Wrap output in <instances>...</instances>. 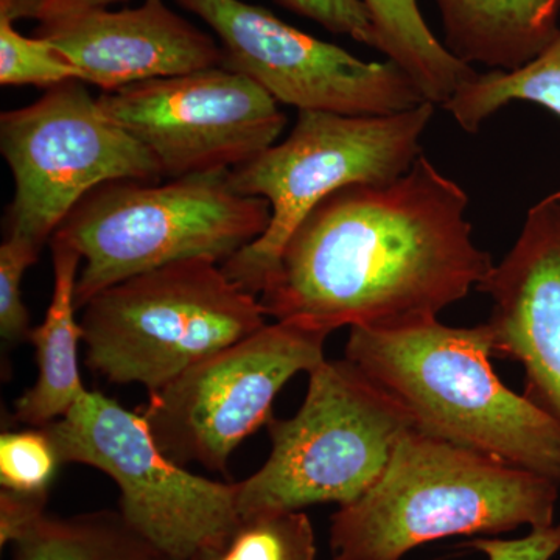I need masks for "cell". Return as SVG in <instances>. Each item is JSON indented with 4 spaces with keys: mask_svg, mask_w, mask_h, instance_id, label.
Segmentation results:
<instances>
[{
    "mask_svg": "<svg viewBox=\"0 0 560 560\" xmlns=\"http://www.w3.org/2000/svg\"><path fill=\"white\" fill-rule=\"evenodd\" d=\"M270 220V202L237 194L230 172H217L165 184H102L54 235L83 259L75 287L80 311L121 280L175 261L209 259L223 265L264 235Z\"/></svg>",
    "mask_w": 560,
    "mask_h": 560,
    "instance_id": "cell-4",
    "label": "cell"
},
{
    "mask_svg": "<svg viewBox=\"0 0 560 560\" xmlns=\"http://www.w3.org/2000/svg\"><path fill=\"white\" fill-rule=\"evenodd\" d=\"M54 291L46 318L33 327L28 340L35 348L38 381L14 401L13 422L46 427L68 415L86 393L80 377L79 345L83 329L75 312L79 250L62 238H50Z\"/></svg>",
    "mask_w": 560,
    "mask_h": 560,
    "instance_id": "cell-15",
    "label": "cell"
},
{
    "mask_svg": "<svg viewBox=\"0 0 560 560\" xmlns=\"http://www.w3.org/2000/svg\"><path fill=\"white\" fill-rule=\"evenodd\" d=\"M47 0H0V20H39Z\"/></svg>",
    "mask_w": 560,
    "mask_h": 560,
    "instance_id": "cell-27",
    "label": "cell"
},
{
    "mask_svg": "<svg viewBox=\"0 0 560 560\" xmlns=\"http://www.w3.org/2000/svg\"><path fill=\"white\" fill-rule=\"evenodd\" d=\"M40 249L31 242L5 235L0 246V337L10 346L28 340L31 315L22 298L25 271L38 260Z\"/></svg>",
    "mask_w": 560,
    "mask_h": 560,
    "instance_id": "cell-23",
    "label": "cell"
},
{
    "mask_svg": "<svg viewBox=\"0 0 560 560\" xmlns=\"http://www.w3.org/2000/svg\"><path fill=\"white\" fill-rule=\"evenodd\" d=\"M467 206L423 154L400 178L335 191L283 246L259 294L265 315L327 334L438 319L495 265L471 237Z\"/></svg>",
    "mask_w": 560,
    "mask_h": 560,
    "instance_id": "cell-1",
    "label": "cell"
},
{
    "mask_svg": "<svg viewBox=\"0 0 560 560\" xmlns=\"http://www.w3.org/2000/svg\"><path fill=\"white\" fill-rule=\"evenodd\" d=\"M36 36L50 40L83 83L106 92L224 65L221 46L164 0L110 11L47 0Z\"/></svg>",
    "mask_w": 560,
    "mask_h": 560,
    "instance_id": "cell-13",
    "label": "cell"
},
{
    "mask_svg": "<svg viewBox=\"0 0 560 560\" xmlns=\"http://www.w3.org/2000/svg\"><path fill=\"white\" fill-rule=\"evenodd\" d=\"M44 429L62 464L113 478L125 521L167 559L189 560L241 518L235 482L190 474L161 451L140 412L98 390H86Z\"/></svg>",
    "mask_w": 560,
    "mask_h": 560,
    "instance_id": "cell-9",
    "label": "cell"
},
{
    "mask_svg": "<svg viewBox=\"0 0 560 560\" xmlns=\"http://www.w3.org/2000/svg\"><path fill=\"white\" fill-rule=\"evenodd\" d=\"M14 22L0 20V84L50 88L79 80V72L50 40L21 35Z\"/></svg>",
    "mask_w": 560,
    "mask_h": 560,
    "instance_id": "cell-21",
    "label": "cell"
},
{
    "mask_svg": "<svg viewBox=\"0 0 560 560\" xmlns=\"http://www.w3.org/2000/svg\"><path fill=\"white\" fill-rule=\"evenodd\" d=\"M220 40L226 68L298 110L385 116L425 103L396 65L364 61L348 50L291 27L271 11L243 0H176Z\"/></svg>",
    "mask_w": 560,
    "mask_h": 560,
    "instance_id": "cell-12",
    "label": "cell"
},
{
    "mask_svg": "<svg viewBox=\"0 0 560 560\" xmlns=\"http://www.w3.org/2000/svg\"><path fill=\"white\" fill-rule=\"evenodd\" d=\"M492 301L493 353L525 370V396L560 423V190L528 210L510 253L477 289Z\"/></svg>",
    "mask_w": 560,
    "mask_h": 560,
    "instance_id": "cell-14",
    "label": "cell"
},
{
    "mask_svg": "<svg viewBox=\"0 0 560 560\" xmlns=\"http://www.w3.org/2000/svg\"><path fill=\"white\" fill-rule=\"evenodd\" d=\"M559 482L415 427L364 495L338 508L330 560H401L430 541L555 525Z\"/></svg>",
    "mask_w": 560,
    "mask_h": 560,
    "instance_id": "cell-3",
    "label": "cell"
},
{
    "mask_svg": "<svg viewBox=\"0 0 560 560\" xmlns=\"http://www.w3.org/2000/svg\"><path fill=\"white\" fill-rule=\"evenodd\" d=\"M512 102H530L560 117V32L547 49L515 70L478 72L442 108L467 132Z\"/></svg>",
    "mask_w": 560,
    "mask_h": 560,
    "instance_id": "cell-19",
    "label": "cell"
},
{
    "mask_svg": "<svg viewBox=\"0 0 560 560\" xmlns=\"http://www.w3.org/2000/svg\"><path fill=\"white\" fill-rule=\"evenodd\" d=\"M329 335L294 320L265 324L150 394L140 415L176 464L228 475L235 448L270 422L280 389L326 360Z\"/></svg>",
    "mask_w": 560,
    "mask_h": 560,
    "instance_id": "cell-10",
    "label": "cell"
},
{
    "mask_svg": "<svg viewBox=\"0 0 560 560\" xmlns=\"http://www.w3.org/2000/svg\"><path fill=\"white\" fill-rule=\"evenodd\" d=\"M464 547L482 552L488 560H551L560 551V523L530 529L521 539L477 537Z\"/></svg>",
    "mask_w": 560,
    "mask_h": 560,
    "instance_id": "cell-25",
    "label": "cell"
},
{
    "mask_svg": "<svg viewBox=\"0 0 560 560\" xmlns=\"http://www.w3.org/2000/svg\"><path fill=\"white\" fill-rule=\"evenodd\" d=\"M271 453L237 485L241 517L353 503L388 466L410 416L349 360H324L308 372L304 404L267 423Z\"/></svg>",
    "mask_w": 560,
    "mask_h": 560,
    "instance_id": "cell-7",
    "label": "cell"
},
{
    "mask_svg": "<svg viewBox=\"0 0 560 560\" xmlns=\"http://www.w3.org/2000/svg\"><path fill=\"white\" fill-rule=\"evenodd\" d=\"M445 47L466 65L515 70L558 36L560 0H434Z\"/></svg>",
    "mask_w": 560,
    "mask_h": 560,
    "instance_id": "cell-16",
    "label": "cell"
},
{
    "mask_svg": "<svg viewBox=\"0 0 560 560\" xmlns=\"http://www.w3.org/2000/svg\"><path fill=\"white\" fill-rule=\"evenodd\" d=\"M259 298L217 261H175L101 291L80 324L86 364L109 383L158 393L183 372L265 326Z\"/></svg>",
    "mask_w": 560,
    "mask_h": 560,
    "instance_id": "cell-5",
    "label": "cell"
},
{
    "mask_svg": "<svg viewBox=\"0 0 560 560\" xmlns=\"http://www.w3.org/2000/svg\"><path fill=\"white\" fill-rule=\"evenodd\" d=\"M378 36V51L433 105H444L477 70L460 61L430 31L418 0H363Z\"/></svg>",
    "mask_w": 560,
    "mask_h": 560,
    "instance_id": "cell-17",
    "label": "cell"
},
{
    "mask_svg": "<svg viewBox=\"0 0 560 560\" xmlns=\"http://www.w3.org/2000/svg\"><path fill=\"white\" fill-rule=\"evenodd\" d=\"M97 101L168 179L234 171L275 145L287 125L264 88L226 66L140 81Z\"/></svg>",
    "mask_w": 560,
    "mask_h": 560,
    "instance_id": "cell-11",
    "label": "cell"
},
{
    "mask_svg": "<svg viewBox=\"0 0 560 560\" xmlns=\"http://www.w3.org/2000/svg\"><path fill=\"white\" fill-rule=\"evenodd\" d=\"M167 560H172V559H167Z\"/></svg>",
    "mask_w": 560,
    "mask_h": 560,
    "instance_id": "cell-29",
    "label": "cell"
},
{
    "mask_svg": "<svg viewBox=\"0 0 560 560\" xmlns=\"http://www.w3.org/2000/svg\"><path fill=\"white\" fill-rule=\"evenodd\" d=\"M13 547V560H167L120 511L46 515Z\"/></svg>",
    "mask_w": 560,
    "mask_h": 560,
    "instance_id": "cell-18",
    "label": "cell"
},
{
    "mask_svg": "<svg viewBox=\"0 0 560 560\" xmlns=\"http://www.w3.org/2000/svg\"><path fill=\"white\" fill-rule=\"evenodd\" d=\"M488 323L430 319L396 329L350 327L345 359L429 436L560 485V423L500 382Z\"/></svg>",
    "mask_w": 560,
    "mask_h": 560,
    "instance_id": "cell-2",
    "label": "cell"
},
{
    "mask_svg": "<svg viewBox=\"0 0 560 560\" xmlns=\"http://www.w3.org/2000/svg\"><path fill=\"white\" fill-rule=\"evenodd\" d=\"M283 9L308 18L335 35L378 50V36L363 0H275Z\"/></svg>",
    "mask_w": 560,
    "mask_h": 560,
    "instance_id": "cell-24",
    "label": "cell"
},
{
    "mask_svg": "<svg viewBox=\"0 0 560 560\" xmlns=\"http://www.w3.org/2000/svg\"><path fill=\"white\" fill-rule=\"evenodd\" d=\"M315 530L302 511L259 512L238 518L189 560H316Z\"/></svg>",
    "mask_w": 560,
    "mask_h": 560,
    "instance_id": "cell-20",
    "label": "cell"
},
{
    "mask_svg": "<svg viewBox=\"0 0 560 560\" xmlns=\"http://www.w3.org/2000/svg\"><path fill=\"white\" fill-rule=\"evenodd\" d=\"M57 445L44 427L0 436V486L22 493H49L61 466Z\"/></svg>",
    "mask_w": 560,
    "mask_h": 560,
    "instance_id": "cell-22",
    "label": "cell"
},
{
    "mask_svg": "<svg viewBox=\"0 0 560 560\" xmlns=\"http://www.w3.org/2000/svg\"><path fill=\"white\" fill-rule=\"evenodd\" d=\"M84 84L66 81L0 116V151L14 179L5 235L39 249L102 184L164 176L153 154L106 116Z\"/></svg>",
    "mask_w": 560,
    "mask_h": 560,
    "instance_id": "cell-8",
    "label": "cell"
},
{
    "mask_svg": "<svg viewBox=\"0 0 560 560\" xmlns=\"http://www.w3.org/2000/svg\"><path fill=\"white\" fill-rule=\"evenodd\" d=\"M69 2L79 3V5L105 7V9H108V7L114 5V3L127 2V0H69Z\"/></svg>",
    "mask_w": 560,
    "mask_h": 560,
    "instance_id": "cell-28",
    "label": "cell"
},
{
    "mask_svg": "<svg viewBox=\"0 0 560 560\" xmlns=\"http://www.w3.org/2000/svg\"><path fill=\"white\" fill-rule=\"evenodd\" d=\"M434 106L425 102L385 116L298 110L289 138L230 172L237 194L270 202L271 220L264 235L221 265L224 275L259 298L291 234L324 198L410 171Z\"/></svg>",
    "mask_w": 560,
    "mask_h": 560,
    "instance_id": "cell-6",
    "label": "cell"
},
{
    "mask_svg": "<svg viewBox=\"0 0 560 560\" xmlns=\"http://www.w3.org/2000/svg\"><path fill=\"white\" fill-rule=\"evenodd\" d=\"M49 493H22L0 489V547L18 544L44 517Z\"/></svg>",
    "mask_w": 560,
    "mask_h": 560,
    "instance_id": "cell-26",
    "label": "cell"
}]
</instances>
